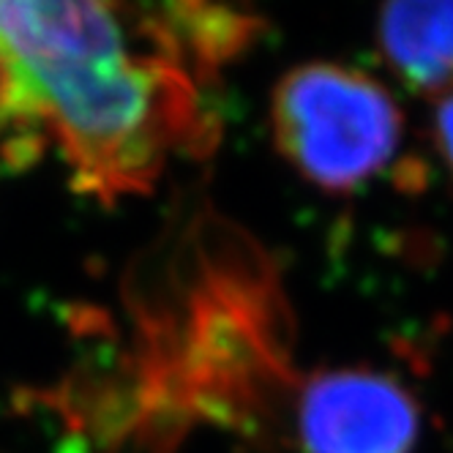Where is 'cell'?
I'll use <instances>...</instances> for the list:
<instances>
[{"label": "cell", "instance_id": "obj_1", "mask_svg": "<svg viewBox=\"0 0 453 453\" xmlns=\"http://www.w3.org/2000/svg\"><path fill=\"white\" fill-rule=\"evenodd\" d=\"M208 4H0V173L47 153L107 205L216 145L205 85L260 34Z\"/></svg>", "mask_w": 453, "mask_h": 453}, {"label": "cell", "instance_id": "obj_2", "mask_svg": "<svg viewBox=\"0 0 453 453\" xmlns=\"http://www.w3.org/2000/svg\"><path fill=\"white\" fill-rule=\"evenodd\" d=\"M273 142L303 180L349 194L396 158L404 115L372 74L342 63H301L271 96Z\"/></svg>", "mask_w": 453, "mask_h": 453}, {"label": "cell", "instance_id": "obj_3", "mask_svg": "<svg viewBox=\"0 0 453 453\" xmlns=\"http://www.w3.org/2000/svg\"><path fill=\"white\" fill-rule=\"evenodd\" d=\"M289 434L301 453H412L420 407L394 374L322 369L301 380Z\"/></svg>", "mask_w": 453, "mask_h": 453}, {"label": "cell", "instance_id": "obj_4", "mask_svg": "<svg viewBox=\"0 0 453 453\" xmlns=\"http://www.w3.org/2000/svg\"><path fill=\"white\" fill-rule=\"evenodd\" d=\"M377 47L410 90H453V0L388 4L377 17Z\"/></svg>", "mask_w": 453, "mask_h": 453}, {"label": "cell", "instance_id": "obj_5", "mask_svg": "<svg viewBox=\"0 0 453 453\" xmlns=\"http://www.w3.org/2000/svg\"><path fill=\"white\" fill-rule=\"evenodd\" d=\"M434 145H437V153L442 156L445 167L453 173V90L442 93L440 102H437V110H434Z\"/></svg>", "mask_w": 453, "mask_h": 453}]
</instances>
